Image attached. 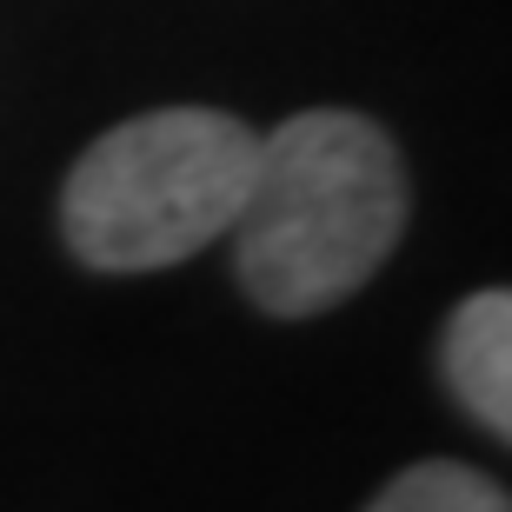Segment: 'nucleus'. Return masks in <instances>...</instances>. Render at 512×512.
<instances>
[{
    "mask_svg": "<svg viewBox=\"0 0 512 512\" xmlns=\"http://www.w3.org/2000/svg\"><path fill=\"white\" fill-rule=\"evenodd\" d=\"M366 512H512L506 486L486 479L479 466H459V459H419L393 486L373 493Z\"/></svg>",
    "mask_w": 512,
    "mask_h": 512,
    "instance_id": "4",
    "label": "nucleus"
},
{
    "mask_svg": "<svg viewBox=\"0 0 512 512\" xmlns=\"http://www.w3.org/2000/svg\"><path fill=\"white\" fill-rule=\"evenodd\" d=\"M439 373L453 399L486 426L493 439H512V300L506 286H486L453 306L446 340H439Z\"/></svg>",
    "mask_w": 512,
    "mask_h": 512,
    "instance_id": "3",
    "label": "nucleus"
},
{
    "mask_svg": "<svg viewBox=\"0 0 512 512\" xmlns=\"http://www.w3.org/2000/svg\"><path fill=\"white\" fill-rule=\"evenodd\" d=\"M253 167L260 133L220 107L133 114L74 160L60 233L94 273H160L233 233Z\"/></svg>",
    "mask_w": 512,
    "mask_h": 512,
    "instance_id": "2",
    "label": "nucleus"
},
{
    "mask_svg": "<svg viewBox=\"0 0 512 512\" xmlns=\"http://www.w3.org/2000/svg\"><path fill=\"white\" fill-rule=\"evenodd\" d=\"M406 233V167L366 114L313 107L260 140L233 266L273 320H313L360 293Z\"/></svg>",
    "mask_w": 512,
    "mask_h": 512,
    "instance_id": "1",
    "label": "nucleus"
}]
</instances>
